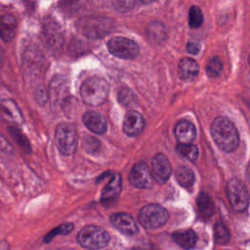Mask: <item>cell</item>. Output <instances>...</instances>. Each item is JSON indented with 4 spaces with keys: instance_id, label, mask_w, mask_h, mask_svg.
I'll return each mask as SVG.
<instances>
[{
    "instance_id": "6da1fadb",
    "label": "cell",
    "mask_w": 250,
    "mask_h": 250,
    "mask_svg": "<svg viewBox=\"0 0 250 250\" xmlns=\"http://www.w3.org/2000/svg\"><path fill=\"white\" fill-rule=\"evenodd\" d=\"M211 135L217 146L226 152L234 151L239 145V136L232 122L223 116L216 117L211 124Z\"/></svg>"
},
{
    "instance_id": "7a4b0ae2",
    "label": "cell",
    "mask_w": 250,
    "mask_h": 250,
    "mask_svg": "<svg viewBox=\"0 0 250 250\" xmlns=\"http://www.w3.org/2000/svg\"><path fill=\"white\" fill-rule=\"evenodd\" d=\"M107 82L99 76H93L86 79L80 88V94L83 102L89 105H101L108 95Z\"/></svg>"
},
{
    "instance_id": "3957f363",
    "label": "cell",
    "mask_w": 250,
    "mask_h": 250,
    "mask_svg": "<svg viewBox=\"0 0 250 250\" xmlns=\"http://www.w3.org/2000/svg\"><path fill=\"white\" fill-rule=\"evenodd\" d=\"M78 243L87 249L97 250L105 247L109 241L108 232L97 226H86L78 232Z\"/></svg>"
},
{
    "instance_id": "277c9868",
    "label": "cell",
    "mask_w": 250,
    "mask_h": 250,
    "mask_svg": "<svg viewBox=\"0 0 250 250\" xmlns=\"http://www.w3.org/2000/svg\"><path fill=\"white\" fill-rule=\"evenodd\" d=\"M55 143L62 154H72L77 146V134L74 127L68 123L59 124L55 132Z\"/></svg>"
},
{
    "instance_id": "5b68a950",
    "label": "cell",
    "mask_w": 250,
    "mask_h": 250,
    "mask_svg": "<svg viewBox=\"0 0 250 250\" xmlns=\"http://www.w3.org/2000/svg\"><path fill=\"white\" fill-rule=\"evenodd\" d=\"M167 210L158 204L144 206L139 212V222L146 229H156L162 227L168 220Z\"/></svg>"
},
{
    "instance_id": "8992f818",
    "label": "cell",
    "mask_w": 250,
    "mask_h": 250,
    "mask_svg": "<svg viewBox=\"0 0 250 250\" xmlns=\"http://www.w3.org/2000/svg\"><path fill=\"white\" fill-rule=\"evenodd\" d=\"M81 31L90 38L103 37L112 29V21L110 19L104 17H87L80 21Z\"/></svg>"
},
{
    "instance_id": "52a82bcc",
    "label": "cell",
    "mask_w": 250,
    "mask_h": 250,
    "mask_svg": "<svg viewBox=\"0 0 250 250\" xmlns=\"http://www.w3.org/2000/svg\"><path fill=\"white\" fill-rule=\"evenodd\" d=\"M227 195L231 207L236 212L244 211L249 203L248 190L245 185L237 179H231L227 184Z\"/></svg>"
},
{
    "instance_id": "ba28073f",
    "label": "cell",
    "mask_w": 250,
    "mask_h": 250,
    "mask_svg": "<svg viewBox=\"0 0 250 250\" xmlns=\"http://www.w3.org/2000/svg\"><path fill=\"white\" fill-rule=\"evenodd\" d=\"M107 49L111 55L114 57L124 59V60H131L136 58L139 55V46L136 42L122 37H112L107 42Z\"/></svg>"
},
{
    "instance_id": "9c48e42d",
    "label": "cell",
    "mask_w": 250,
    "mask_h": 250,
    "mask_svg": "<svg viewBox=\"0 0 250 250\" xmlns=\"http://www.w3.org/2000/svg\"><path fill=\"white\" fill-rule=\"evenodd\" d=\"M129 182L138 188H148L152 185V176L147 165L144 162L136 163L129 174Z\"/></svg>"
},
{
    "instance_id": "30bf717a",
    "label": "cell",
    "mask_w": 250,
    "mask_h": 250,
    "mask_svg": "<svg viewBox=\"0 0 250 250\" xmlns=\"http://www.w3.org/2000/svg\"><path fill=\"white\" fill-rule=\"evenodd\" d=\"M172 169L168 158L163 153H157L151 161V176L158 184L167 182L171 175Z\"/></svg>"
},
{
    "instance_id": "8fae6325",
    "label": "cell",
    "mask_w": 250,
    "mask_h": 250,
    "mask_svg": "<svg viewBox=\"0 0 250 250\" xmlns=\"http://www.w3.org/2000/svg\"><path fill=\"white\" fill-rule=\"evenodd\" d=\"M121 191V177L119 174H110L109 180L102 190L101 201L104 205H110L114 203Z\"/></svg>"
},
{
    "instance_id": "7c38bea8",
    "label": "cell",
    "mask_w": 250,
    "mask_h": 250,
    "mask_svg": "<svg viewBox=\"0 0 250 250\" xmlns=\"http://www.w3.org/2000/svg\"><path fill=\"white\" fill-rule=\"evenodd\" d=\"M123 132L129 137H136L140 135L145 127V119L138 111H129L123 121Z\"/></svg>"
},
{
    "instance_id": "4fadbf2b",
    "label": "cell",
    "mask_w": 250,
    "mask_h": 250,
    "mask_svg": "<svg viewBox=\"0 0 250 250\" xmlns=\"http://www.w3.org/2000/svg\"><path fill=\"white\" fill-rule=\"evenodd\" d=\"M111 224L123 233L133 235L139 230L136 221L128 214L116 213L110 217Z\"/></svg>"
},
{
    "instance_id": "5bb4252c",
    "label": "cell",
    "mask_w": 250,
    "mask_h": 250,
    "mask_svg": "<svg viewBox=\"0 0 250 250\" xmlns=\"http://www.w3.org/2000/svg\"><path fill=\"white\" fill-rule=\"evenodd\" d=\"M84 125L93 133L102 135L107 129V123L103 115L96 111H86L82 117Z\"/></svg>"
},
{
    "instance_id": "9a60e30c",
    "label": "cell",
    "mask_w": 250,
    "mask_h": 250,
    "mask_svg": "<svg viewBox=\"0 0 250 250\" xmlns=\"http://www.w3.org/2000/svg\"><path fill=\"white\" fill-rule=\"evenodd\" d=\"M0 114L8 121H11L17 125L21 124L23 121L20 108L11 99H4L0 101Z\"/></svg>"
},
{
    "instance_id": "2e32d148",
    "label": "cell",
    "mask_w": 250,
    "mask_h": 250,
    "mask_svg": "<svg viewBox=\"0 0 250 250\" xmlns=\"http://www.w3.org/2000/svg\"><path fill=\"white\" fill-rule=\"evenodd\" d=\"M43 38L47 46L57 48L62 43V33L60 26L53 21L47 20L43 25Z\"/></svg>"
},
{
    "instance_id": "e0dca14e",
    "label": "cell",
    "mask_w": 250,
    "mask_h": 250,
    "mask_svg": "<svg viewBox=\"0 0 250 250\" xmlns=\"http://www.w3.org/2000/svg\"><path fill=\"white\" fill-rule=\"evenodd\" d=\"M175 136L180 144H190L196 136L195 127L191 122L182 120L175 127Z\"/></svg>"
},
{
    "instance_id": "ac0fdd59",
    "label": "cell",
    "mask_w": 250,
    "mask_h": 250,
    "mask_svg": "<svg viewBox=\"0 0 250 250\" xmlns=\"http://www.w3.org/2000/svg\"><path fill=\"white\" fill-rule=\"evenodd\" d=\"M179 76L184 81H192L196 78L199 66L197 62L190 58H183L179 62Z\"/></svg>"
},
{
    "instance_id": "d6986e66",
    "label": "cell",
    "mask_w": 250,
    "mask_h": 250,
    "mask_svg": "<svg viewBox=\"0 0 250 250\" xmlns=\"http://www.w3.org/2000/svg\"><path fill=\"white\" fill-rule=\"evenodd\" d=\"M17 31V21L14 16L6 14L0 17V37L10 42L14 39Z\"/></svg>"
},
{
    "instance_id": "ffe728a7",
    "label": "cell",
    "mask_w": 250,
    "mask_h": 250,
    "mask_svg": "<svg viewBox=\"0 0 250 250\" xmlns=\"http://www.w3.org/2000/svg\"><path fill=\"white\" fill-rule=\"evenodd\" d=\"M172 236L175 242L180 247L186 250H189L193 248L197 239L195 232L191 229H183V230L175 231Z\"/></svg>"
},
{
    "instance_id": "44dd1931",
    "label": "cell",
    "mask_w": 250,
    "mask_h": 250,
    "mask_svg": "<svg viewBox=\"0 0 250 250\" xmlns=\"http://www.w3.org/2000/svg\"><path fill=\"white\" fill-rule=\"evenodd\" d=\"M196 201L200 215L205 219L210 218L214 213V203L211 197L206 192H200Z\"/></svg>"
},
{
    "instance_id": "7402d4cb",
    "label": "cell",
    "mask_w": 250,
    "mask_h": 250,
    "mask_svg": "<svg viewBox=\"0 0 250 250\" xmlns=\"http://www.w3.org/2000/svg\"><path fill=\"white\" fill-rule=\"evenodd\" d=\"M34 48H28L23 54V65L28 72H33L40 64V54Z\"/></svg>"
},
{
    "instance_id": "603a6c76",
    "label": "cell",
    "mask_w": 250,
    "mask_h": 250,
    "mask_svg": "<svg viewBox=\"0 0 250 250\" xmlns=\"http://www.w3.org/2000/svg\"><path fill=\"white\" fill-rule=\"evenodd\" d=\"M175 177L178 183L184 188H189L194 184V175L193 172L185 166L179 167L175 172Z\"/></svg>"
},
{
    "instance_id": "cb8c5ba5",
    "label": "cell",
    "mask_w": 250,
    "mask_h": 250,
    "mask_svg": "<svg viewBox=\"0 0 250 250\" xmlns=\"http://www.w3.org/2000/svg\"><path fill=\"white\" fill-rule=\"evenodd\" d=\"M214 237L218 244H227L229 241L230 233L228 227L223 222H217L214 227Z\"/></svg>"
},
{
    "instance_id": "d4e9b609",
    "label": "cell",
    "mask_w": 250,
    "mask_h": 250,
    "mask_svg": "<svg viewBox=\"0 0 250 250\" xmlns=\"http://www.w3.org/2000/svg\"><path fill=\"white\" fill-rule=\"evenodd\" d=\"M177 151L191 161H194L198 156V148L192 144H179L177 146Z\"/></svg>"
},
{
    "instance_id": "484cf974",
    "label": "cell",
    "mask_w": 250,
    "mask_h": 250,
    "mask_svg": "<svg viewBox=\"0 0 250 250\" xmlns=\"http://www.w3.org/2000/svg\"><path fill=\"white\" fill-rule=\"evenodd\" d=\"M203 22V15L199 7L192 6L189 9L188 15V24L190 28H198Z\"/></svg>"
},
{
    "instance_id": "4316f807",
    "label": "cell",
    "mask_w": 250,
    "mask_h": 250,
    "mask_svg": "<svg viewBox=\"0 0 250 250\" xmlns=\"http://www.w3.org/2000/svg\"><path fill=\"white\" fill-rule=\"evenodd\" d=\"M223 69V63L218 57H213L209 60L206 65V73L209 77H217L220 75Z\"/></svg>"
},
{
    "instance_id": "83f0119b",
    "label": "cell",
    "mask_w": 250,
    "mask_h": 250,
    "mask_svg": "<svg viewBox=\"0 0 250 250\" xmlns=\"http://www.w3.org/2000/svg\"><path fill=\"white\" fill-rule=\"evenodd\" d=\"M9 133L11 134V136L14 138V140L18 143L19 146H21L24 150L26 151H30V146L29 143L27 141V139L25 138V136L21 132V130H19L17 127L15 126H10L9 127Z\"/></svg>"
},
{
    "instance_id": "f1b7e54d",
    "label": "cell",
    "mask_w": 250,
    "mask_h": 250,
    "mask_svg": "<svg viewBox=\"0 0 250 250\" xmlns=\"http://www.w3.org/2000/svg\"><path fill=\"white\" fill-rule=\"evenodd\" d=\"M73 229V225L71 223H65V224H62L61 225L60 227H58L57 229H53L52 231H50L44 238V241L47 242V241H50L55 235L57 234H67L69 233L71 230Z\"/></svg>"
},
{
    "instance_id": "f546056e",
    "label": "cell",
    "mask_w": 250,
    "mask_h": 250,
    "mask_svg": "<svg viewBox=\"0 0 250 250\" xmlns=\"http://www.w3.org/2000/svg\"><path fill=\"white\" fill-rule=\"evenodd\" d=\"M118 101L120 104H122L124 106H129L132 104L135 101V95L127 88L120 89L118 93Z\"/></svg>"
},
{
    "instance_id": "4dcf8cb0",
    "label": "cell",
    "mask_w": 250,
    "mask_h": 250,
    "mask_svg": "<svg viewBox=\"0 0 250 250\" xmlns=\"http://www.w3.org/2000/svg\"><path fill=\"white\" fill-rule=\"evenodd\" d=\"M149 36L153 38L154 41L162 40L164 38L165 32H164V26L159 24L158 22H154V25L149 26Z\"/></svg>"
},
{
    "instance_id": "1f68e13d",
    "label": "cell",
    "mask_w": 250,
    "mask_h": 250,
    "mask_svg": "<svg viewBox=\"0 0 250 250\" xmlns=\"http://www.w3.org/2000/svg\"><path fill=\"white\" fill-rule=\"evenodd\" d=\"M35 97H36V101L40 104H44L47 101V93L44 89L43 86H39L36 91H35Z\"/></svg>"
},
{
    "instance_id": "d6a6232c",
    "label": "cell",
    "mask_w": 250,
    "mask_h": 250,
    "mask_svg": "<svg viewBox=\"0 0 250 250\" xmlns=\"http://www.w3.org/2000/svg\"><path fill=\"white\" fill-rule=\"evenodd\" d=\"M187 51L191 55H197L200 51V43L199 42H188L187 44Z\"/></svg>"
},
{
    "instance_id": "836d02e7",
    "label": "cell",
    "mask_w": 250,
    "mask_h": 250,
    "mask_svg": "<svg viewBox=\"0 0 250 250\" xmlns=\"http://www.w3.org/2000/svg\"><path fill=\"white\" fill-rule=\"evenodd\" d=\"M0 147L5 150V151H8V150H11V146L10 144L6 141V139L2 138V136H0Z\"/></svg>"
},
{
    "instance_id": "e575fe53",
    "label": "cell",
    "mask_w": 250,
    "mask_h": 250,
    "mask_svg": "<svg viewBox=\"0 0 250 250\" xmlns=\"http://www.w3.org/2000/svg\"><path fill=\"white\" fill-rule=\"evenodd\" d=\"M0 250H10V245L5 240H0Z\"/></svg>"
},
{
    "instance_id": "d590c367",
    "label": "cell",
    "mask_w": 250,
    "mask_h": 250,
    "mask_svg": "<svg viewBox=\"0 0 250 250\" xmlns=\"http://www.w3.org/2000/svg\"><path fill=\"white\" fill-rule=\"evenodd\" d=\"M141 4H150V3H152L153 1H155V0H138Z\"/></svg>"
},
{
    "instance_id": "8d00e7d4",
    "label": "cell",
    "mask_w": 250,
    "mask_h": 250,
    "mask_svg": "<svg viewBox=\"0 0 250 250\" xmlns=\"http://www.w3.org/2000/svg\"><path fill=\"white\" fill-rule=\"evenodd\" d=\"M1 62H2V50L0 48V64H1Z\"/></svg>"
}]
</instances>
